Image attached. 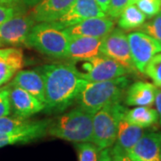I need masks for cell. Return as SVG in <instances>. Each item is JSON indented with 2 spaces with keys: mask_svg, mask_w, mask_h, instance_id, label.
Returning <instances> with one entry per match:
<instances>
[{
  "mask_svg": "<svg viewBox=\"0 0 161 161\" xmlns=\"http://www.w3.org/2000/svg\"><path fill=\"white\" fill-rule=\"evenodd\" d=\"M37 70L44 80L45 110L47 112H62L69 108L87 82L74 64H49Z\"/></svg>",
  "mask_w": 161,
  "mask_h": 161,
  "instance_id": "cell-1",
  "label": "cell"
},
{
  "mask_svg": "<svg viewBox=\"0 0 161 161\" xmlns=\"http://www.w3.org/2000/svg\"><path fill=\"white\" fill-rule=\"evenodd\" d=\"M128 85L129 80L125 76L102 81H87L77 98L79 107L94 115L107 105L119 103Z\"/></svg>",
  "mask_w": 161,
  "mask_h": 161,
  "instance_id": "cell-2",
  "label": "cell"
},
{
  "mask_svg": "<svg viewBox=\"0 0 161 161\" xmlns=\"http://www.w3.org/2000/svg\"><path fill=\"white\" fill-rule=\"evenodd\" d=\"M47 134L75 143L92 142L93 115L80 107L71 110L50 121Z\"/></svg>",
  "mask_w": 161,
  "mask_h": 161,
  "instance_id": "cell-3",
  "label": "cell"
},
{
  "mask_svg": "<svg viewBox=\"0 0 161 161\" xmlns=\"http://www.w3.org/2000/svg\"><path fill=\"white\" fill-rule=\"evenodd\" d=\"M70 40L66 28L58 21L39 23L31 30L27 45L48 57L66 58Z\"/></svg>",
  "mask_w": 161,
  "mask_h": 161,
  "instance_id": "cell-4",
  "label": "cell"
},
{
  "mask_svg": "<svg viewBox=\"0 0 161 161\" xmlns=\"http://www.w3.org/2000/svg\"><path fill=\"white\" fill-rule=\"evenodd\" d=\"M125 111L124 106L115 103L105 106L93 115L92 142L100 150L115 145L118 123Z\"/></svg>",
  "mask_w": 161,
  "mask_h": 161,
  "instance_id": "cell-5",
  "label": "cell"
},
{
  "mask_svg": "<svg viewBox=\"0 0 161 161\" xmlns=\"http://www.w3.org/2000/svg\"><path fill=\"white\" fill-rule=\"evenodd\" d=\"M77 68V67H76ZM79 75L87 81H102L115 79L126 75L127 71L114 59L99 54L83 61L80 66Z\"/></svg>",
  "mask_w": 161,
  "mask_h": 161,
  "instance_id": "cell-6",
  "label": "cell"
},
{
  "mask_svg": "<svg viewBox=\"0 0 161 161\" xmlns=\"http://www.w3.org/2000/svg\"><path fill=\"white\" fill-rule=\"evenodd\" d=\"M100 53L120 64L127 72L132 73L136 70L131 55L128 35L121 28L114 29L102 40Z\"/></svg>",
  "mask_w": 161,
  "mask_h": 161,
  "instance_id": "cell-7",
  "label": "cell"
},
{
  "mask_svg": "<svg viewBox=\"0 0 161 161\" xmlns=\"http://www.w3.org/2000/svg\"><path fill=\"white\" fill-rule=\"evenodd\" d=\"M128 40L134 66L140 73L144 74L150 59L161 52V46L155 39L141 31L131 32Z\"/></svg>",
  "mask_w": 161,
  "mask_h": 161,
  "instance_id": "cell-8",
  "label": "cell"
},
{
  "mask_svg": "<svg viewBox=\"0 0 161 161\" xmlns=\"http://www.w3.org/2000/svg\"><path fill=\"white\" fill-rule=\"evenodd\" d=\"M35 22L31 14H15L0 26V41L11 46L27 45V40Z\"/></svg>",
  "mask_w": 161,
  "mask_h": 161,
  "instance_id": "cell-9",
  "label": "cell"
},
{
  "mask_svg": "<svg viewBox=\"0 0 161 161\" xmlns=\"http://www.w3.org/2000/svg\"><path fill=\"white\" fill-rule=\"evenodd\" d=\"M115 29V20L109 16L92 17L66 28L71 38L92 37L104 39Z\"/></svg>",
  "mask_w": 161,
  "mask_h": 161,
  "instance_id": "cell-10",
  "label": "cell"
},
{
  "mask_svg": "<svg viewBox=\"0 0 161 161\" xmlns=\"http://www.w3.org/2000/svg\"><path fill=\"white\" fill-rule=\"evenodd\" d=\"M126 155L131 161H161V132L144 133Z\"/></svg>",
  "mask_w": 161,
  "mask_h": 161,
  "instance_id": "cell-11",
  "label": "cell"
},
{
  "mask_svg": "<svg viewBox=\"0 0 161 161\" xmlns=\"http://www.w3.org/2000/svg\"><path fill=\"white\" fill-rule=\"evenodd\" d=\"M9 96L12 109L14 115L29 118L30 116L45 109V105L29 92L14 85H9Z\"/></svg>",
  "mask_w": 161,
  "mask_h": 161,
  "instance_id": "cell-12",
  "label": "cell"
},
{
  "mask_svg": "<svg viewBox=\"0 0 161 161\" xmlns=\"http://www.w3.org/2000/svg\"><path fill=\"white\" fill-rule=\"evenodd\" d=\"M107 16L96 0H75L68 11L59 18L58 22L67 28L83 20L92 17Z\"/></svg>",
  "mask_w": 161,
  "mask_h": 161,
  "instance_id": "cell-13",
  "label": "cell"
},
{
  "mask_svg": "<svg viewBox=\"0 0 161 161\" xmlns=\"http://www.w3.org/2000/svg\"><path fill=\"white\" fill-rule=\"evenodd\" d=\"M51 120L32 122L29 126L21 131L9 133H0V149L8 145L28 143L44 137L47 134V128Z\"/></svg>",
  "mask_w": 161,
  "mask_h": 161,
  "instance_id": "cell-14",
  "label": "cell"
},
{
  "mask_svg": "<svg viewBox=\"0 0 161 161\" xmlns=\"http://www.w3.org/2000/svg\"><path fill=\"white\" fill-rule=\"evenodd\" d=\"M24 56L20 47H0V87L5 85L24 66Z\"/></svg>",
  "mask_w": 161,
  "mask_h": 161,
  "instance_id": "cell-15",
  "label": "cell"
},
{
  "mask_svg": "<svg viewBox=\"0 0 161 161\" xmlns=\"http://www.w3.org/2000/svg\"><path fill=\"white\" fill-rule=\"evenodd\" d=\"M103 39L92 37L71 38L66 58L72 62H82L100 54Z\"/></svg>",
  "mask_w": 161,
  "mask_h": 161,
  "instance_id": "cell-16",
  "label": "cell"
},
{
  "mask_svg": "<svg viewBox=\"0 0 161 161\" xmlns=\"http://www.w3.org/2000/svg\"><path fill=\"white\" fill-rule=\"evenodd\" d=\"M75 0H40L35 5L31 15L36 23L58 21L68 11Z\"/></svg>",
  "mask_w": 161,
  "mask_h": 161,
  "instance_id": "cell-17",
  "label": "cell"
},
{
  "mask_svg": "<svg viewBox=\"0 0 161 161\" xmlns=\"http://www.w3.org/2000/svg\"><path fill=\"white\" fill-rule=\"evenodd\" d=\"M12 85L18 86L29 92L45 105V84L38 70H21L13 78Z\"/></svg>",
  "mask_w": 161,
  "mask_h": 161,
  "instance_id": "cell-18",
  "label": "cell"
},
{
  "mask_svg": "<svg viewBox=\"0 0 161 161\" xmlns=\"http://www.w3.org/2000/svg\"><path fill=\"white\" fill-rule=\"evenodd\" d=\"M125 114L121 116L118 123L115 145L112 150L115 152L126 154L127 151L132 149L139 140L142 137L144 134V128L129 123L125 119Z\"/></svg>",
  "mask_w": 161,
  "mask_h": 161,
  "instance_id": "cell-19",
  "label": "cell"
},
{
  "mask_svg": "<svg viewBox=\"0 0 161 161\" xmlns=\"http://www.w3.org/2000/svg\"><path fill=\"white\" fill-rule=\"evenodd\" d=\"M158 88L155 84L146 81H136L125 92V103L128 106L151 107L155 103Z\"/></svg>",
  "mask_w": 161,
  "mask_h": 161,
  "instance_id": "cell-20",
  "label": "cell"
},
{
  "mask_svg": "<svg viewBox=\"0 0 161 161\" xmlns=\"http://www.w3.org/2000/svg\"><path fill=\"white\" fill-rule=\"evenodd\" d=\"M125 117L129 123L142 128L152 126L158 121L157 109L143 106H139L130 110L126 109Z\"/></svg>",
  "mask_w": 161,
  "mask_h": 161,
  "instance_id": "cell-21",
  "label": "cell"
},
{
  "mask_svg": "<svg viewBox=\"0 0 161 161\" xmlns=\"http://www.w3.org/2000/svg\"><path fill=\"white\" fill-rule=\"evenodd\" d=\"M146 16L135 4H131L124 9L118 18V26L124 31H131L142 27Z\"/></svg>",
  "mask_w": 161,
  "mask_h": 161,
  "instance_id": "cell-22",
  "label": "cell"
},
{
  "mask_svg": "<svg viewBox=\"0 0 161 161\" xmlns=\"http://www.w3.org/2000/svg\"><path fill=\"white\" fill-rule=\"evenodd\" d=\"M31 121L20 116H2L0 117V133H9L21 131L31 124Z\"/></svg>",
  "mask_w": 161,
  "mask_h": 161,
  "instance_id": "cell-23",
  "label": "cell"
},
{
  "mask_svg": "<svg viewBox=\"0 0 161 161\" xmlns=\"http://www.w3.org/2000/svg\"><path fill=\"white\" fill-rule=\"evenodd\" d=\"M78 161H98L100 150L92 142L76 143Z\"/></svg>",
  "mask_w": 161,
  "mask_h": 161,
  "instance_id": "cell-24",
  "label": "cell"
},
{
  "mask_svg": "<svg viewBox=\"0 0 161 161\" xmlns=\"http://www.w3.org/2000/svg\"><path fill=\"white\" fill-rule=\"evenodd\" d=\"M144 74L153 80L156 86L161 88V53H158L150 59Z\"/></svg>",
  "mask_w": 161,
  "mask_h": 161,
  "instance_id": "cell-25",
  "label": "cell"
},
{
  "mask_svg": "<svg viewBox=\"0 0 161 161\" xmlns=\"http://www.w3.org/2000/svg\"><path fill=\"white\" fill-rule=\"evenodd\" d=\"M140 28L141 31L151 36L161 46V10L151 21L146 23H144L143 25Z\"/></svg>",
  "mask_w": 161,
  "mask_h": 161,
  "instance_id": "cell-26",
  "label": "cell"
},
{
  "mask_svg": "<svg viewBox=\"0 0 161 161\" xmlns=\"http://www.w3.org/2000/svg\"><path fill=\"white\" fill-rule=\"evenodd\" d=\"M136 6L148 18H152L161 10V0H138Z\"/></svg>",
  "mask_w": 161,
  "mask_h": 161,
  "instance_id": "cell-27",
  "label": "cell"
},
{
  "mask_svg": "<svg viewBox=\"0 0 161 161\" xmlns=\"http://www.w3.org/2000/svg\"><path fill=\"white\" fill-rule=\"evenodd\" d=\"M130 4V0H109L107 15L113 20L118 19L124 9Z\"/></svg>",
  "mask_w": 161,
  "mask_h": 161,
  "instance_id": "cell-28",
  "label": "cell"
},
{
  "mask_svg": "<svg viewBox=\"0 0 161 161\" xmlns=\"http://www.w3.org/2000/svg\"><path fill=\"white\" fill-rule=\"evenodd\" d=\"M11 109L9 87L6 86L4 89H0V117L9 115Z\"/></svg>",
  "mask_w": 161,
  "mask_h": 161,
  "instance_id": "cell-29",
  "label": "cell"
},
{
  "mask_svg": "<svg viewBox=\"0 0 161 161\" xmlns=\"http://www.w3.org/2000/svg\"><path fill=\"white\" fill-rule=\"evenodd\" d=\"M16 14L15 7L11 5H0V26Z\"/></svg>",
  "mask_w": 161,
  "mask_h": 161,
  "instance_id": "cell-30",
  "label": "cell"
},
{
  "mask_svg": "<svg viewBox=\"0 0 161 161\" xmlns=\"http://www.w3.org/2000/svg\"><path fill=\"white\" fill-rule=\"evenodd\" d=\"M98 161H118L111 148H107L100 150Z\"/></svg>",
  "mask_w": 161,
  "mask_h": 161,
  "instance_id": "cell-31",
  "label": "cell"
},
{
  "mask_svg": "<svg viewBox=\"0 0 161 161\" xmlns=\"http://www.w3.org/2000/svg\"><path fill=\"white\" fill-rule=\"evenodd\" d=\"M156 108H157V111L158 114V120H159V124L161 125V90H158L157 95H156L155 99Z\"/></svg>",
  "mask_w": 161,
  "mask_h": 161,
  "instance_id": "cell-32",
  "label": "cell"
},
{
  "mask_svg": "<svg viewBox=\"0 0 161 161\" xmlns=\"http://www.w3.org/2000/svg\"><path fill=\"white\" fill-rule=\"evenodd\" d=\"M96 1L98 2V6H100L101 10L107 14L108 10V6H109V0H96Z\"/></svg>",
  "mask_w": 161,
  "mask_h": 161,
  "instance_id": "cell-33",
  "label": "cell"
},
{
  "mask_svg": "<svg viewBox=\"0 0 161 161\" xmlns=\"http://www.w3.org/2000/svg\"><path fill=\"white\" fill-rule=\"evenodd\" d=\"M112 151L114 152V154L115 155V157L117 158L118 161H131L130 158L127 157L126 154H124V153H120V152H115L114 150H112Z\"/></svg>",
  "mask_w": 161,
  "mask_h": 161,
  "instance_id": "cell-34",
  "label": "cell"
},
{
  "mask_svg": "<svg viewBox=\"0 0 161 161\" xmlns=\"http://www.w3.org/2000/svg\"><path fill=\"white\" fill-rule=\"evenodd\" d=\"M40 0H23V2L29 6H34L35 5H37Z\"/></svg>",
  "mask_w": 161,
  "mask_h": 161,
  "instance_id": "cell-35",
  "label": "cell"
},
{
  "mask_svg": "<svg viewBox=\"0 0 161 161\" xmlns=\"http://www.w3.org/2000/svg\"><path fill=\"white\" fill-rule=\"evenodd\" d=\"M19 0H0V5H13Z\"/></svg>",
  "mask_w": 161,
  "mask_h": 161,
  "instance_id": "cell-36",
  "label": "cell"
},
{
  "mask_svg": "<svg viewBox=\"0 0 161 161\" xmlns=\"http://www.w3.org/2000/svg\"><path fill=\"white\" fill-rule=\"evenodd\" d=\"M137 1H138V0H130V4H129V5H131V4H136Z\"/></svg>",
  "mask_w": 161,
  "mask_h": 161,
  "instance_id": "cell-37",
  "label": "cell"
},
{
  "mask_svg": "<svg viewBox=\"0 0 161 161\" xmlns=\"http://www.w3.org/2000/svg\"><path fill=\"white\" fill-rule=\"evenodd\" d=\"M2 45H3V43H2V42H1V41H0V47L2 46Z\"/></svg>",
  "mask_w": 161,
  "mask_h": 161,
  "instance_id": "cell-38",
  "label": "cell"
}]
</instances>
